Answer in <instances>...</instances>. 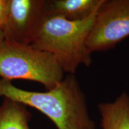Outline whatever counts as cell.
Returning a JSON list of instances; mask_svg holds the SVG:
<instances>
[{
  "label": "cell",
  "mask_w": 129,
  "mask_h": 129,
  "mask_svg": "<svg viewBox=\"0 0 129 129\" xmlns=\"http://www.w3.org/2000/svg\"><path fill=\"white\" fill-rule=\"evenodd\" d=\"M46 16V0H9L4 40L30 45Z\"/></svg>",
  "instance_id": "5"
},
{
  "label": "cell",
  "mask_w": 129,
  "mask_h": 129,
  "mask_svg": "<svg viewBox=\"0 0 129 129\" xmlns=\"http://www.w3.org/2000/svg\"><path fill=\"white\" fill-rule=\"evenodd\" d=\"M129 37V0H104L87 38L91 52L105 51Z\"/></svg>",
  "instance_id": "4"
},
{
  "label": "cell",
  "mask_w": 129,
  "mask_h": 129,
  "mask_svg": "<svg viewBox=\"0 0 129 129\" xmlns=\"http://www.w3.org/2000/svg\"><path fill=\"white\" fill-rule=\"evenodd\" d=\"M9 0H0V28L3 30L7 18Z\"/></svg>",
  "instance_id": "9"
},
{
  "label": "cell",
  "mask_w": 129,
  "mask_h": 129,
  "mask_svg": "<svg viewBox=\"0 0 129 129\" xmlns=\"http://www.w3.org/2000/svg\"><path fill=\"white\" fill-rule=\"evenodd\" d=\"M64 73L50 53L30 45L5 40L0 44V77L3 80L32 81L49 90L63 80Z\"/></svg>",
  "instance_id": "3"
},
{
  "label": "cell",
  "mask_w": 129,
  "mask_h": 129,
  "mask_svg": "<svg viewBox=\"0 0 129 129\" xmlns=\"http://www.w3.org/2000/svg\"><path fill=\"white\" fill-rule=\"evenodd\" d=\"M102 129H129V95L123 91L112 102H101L98 106Z\"/></svg>",
  "instance_id": "7"
},
{
  "label": "cell",
  "mask_w": 129,
  "mask_h": 129,
  "mask_svg": "<svg viewBox=\"0 0 129 129\" xmlns=\"http://www.w3.org/2000/svg\"><path fill=\"white\" fill-rule=\"evenodd\" d=\"M31 117L27 106L4 98L0 105V129H30L29 123Z\"/></svg>",
  "instance_id": "8"
},
{
  "label": "cell",
  "mask_w": 129,
  "mask_h": 129,
  "mask_svg": "<svg viewBox=\"0 0 129 129\" xmlns=\"http://www.w3.org/2000/svg\"><path fill=\"white\" fill-rule=\"evenodd\" d=\"M4 34H3V30L0 28V44L4 41Z\"/></svg>",
  "instance_id": "10"
},
{
  "label": "cell",
  "mask_w": 129,
  "mask_h": 129,
  "mask_svg": "<svg viewBox=\"0 0 129 129\" xmlns=\"http://www.w3.org/2000/svg\"><path fill=\"white\" fill-rule=\"evenodd\" d=\"M104 0H46V14L82 21L98 10Z\"/></svg>",
  "instance_id": "6"
},
{
  "label": "cell",
  "mask_w": 129,
  "mask_h": 129,
  "mask_svg": "<svg viewBox=\"0 0 129 129\" xmlns=\"http://www.w3.org/2000/svg\"><path fill=\"white\" fill-rule=\"evenodd\" d=\"M0 96L36 109L57 129H97L75 74H68L57 86L44 92L21 89L11 81L0 79Z\"/></svg>",
  "instance_id": "1"
},
{
  "label": "cell",
  "mask_w": 129,
  "mask_h": 129,
  "mask_svg": "<svg viewBox=\"0 0 129 129\" xmlns=\"http://www.w3.org/2000/svg\"><path fill=\"white\" fill-rule=\"evenodd\" d=\"M97 12L88 19L77 22L46 14L30 46L52 54L68 74H75L81 65L90 67L92 52L86 41Z\"/></svg>",
  "instance_id": "2"
}]
</instances>
